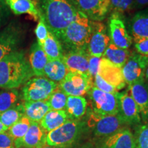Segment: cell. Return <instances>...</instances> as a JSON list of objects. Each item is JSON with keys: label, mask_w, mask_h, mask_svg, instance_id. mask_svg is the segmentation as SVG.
<instances>
[{"label": "cell", "mask_w": 148, "mask_h": 148, "mask_svg": "<svg viewBox=\"0 0 148 148\" xmlns=\"http://www.w3.org/2000/svg\"><path fill=\"white\" fill-rule=\"evenodd\" d=\"M40 12L48 31L59 40L78 11L69 0H42Z\"/></svg>", "instance_id": "obj_1"}, {"label": "cell", "mask_w": 148, "mask_h": 148, "mask_svg": "<svg viewBox=\"0 0 148 148\" xmlns=\"http://www.w3.org/2000/svg\"><path fill=\"white\" fill-rule=\"evenodd\" d=\"M34 75L22 51H15L0 60V88L13 89L25 84Z\"/></svg>", "instance_id": "obj_2"}, {"label": "cell", "mask_w": 148, "mask_h": 148, "mask_svg": "<svg viewBox=\"0 0 148 148\" xmlns=\"http://www.w3.org/2000/svg\"><path fill=\"white\" fill-rule=\"evenodd\" d=\"M92 32V21L78 11L73 22L61 35L60 42L68 51L87 50Z\"/></svg>", "instance_id": "obj_3"}, {"label": "cell", "mask_w": 148, "mask_h": 148, "mask_svg": "<svg viewBox=\"0 0 148 148\" xmlns=\"http://www.w3.org/2000/svg\"><path fill=\"white\" fill-rule=\"evenodd\" d=\"M86 130L85 121L69 119L58 128L47 132L46 145L62 148L71 147Z\"/></svg>", "instance_id": "obj_4"}, {"label": "cell", "mask_w": 148, "mask_h": 148, "mask_svg": "<svg viewBox=\"0 0 148 148\" xmlns=\"http://www.w3.org/2000/svg\"><path fill=\"white\" fill-rule=\"evenodd\" d=\"M86 123V127L91 130L95 136L100 138L112 134L126 125L119 114L101 116L90 112Z\"/></svg>", "instance_id": "obj_5"}, {"label": "cell", "mask_w": 148, "mask_h": 148, "mask_svg": "<svg viewBox=\"0 0 148 148\" xmlns=\"http://www.w3.org/2000/svg\"><path fill=\"white\" fill-rule=\"evenodd\" d=\"M88 95L94 113L101 116L119 114V92L116 94L108 93L92 86L88 92Z\"/></svg>", "instance_id": "obj_6"}, {"label": "cell", "mask_w": 148, "mask_h": 148, "mask_svg": "<svg viewBox=\"0 0 148 148\" xmlns=\"http://www.w3.org/2000/svg\"><path fill=\"white\" fill-rule=\"evenodd\" d=\"M58 87V84L44 77L30 78L22 88L25 101H46Z\"/></svg>", "instance_id": "obj_7"}, {"label": "cell", "mask_w": 148, "mask_h": 148, "mask_svg": "<svg viewBox=\"0 0 148 148\" xmlns=\"http://www.w3.org/2000/svg\"><path fill=\"white\" fill-rule=\"evenodd\" d=\"M93 86L92 79L88 75L69 71L58 84V87L67 96H84Z\"/></svg>", "instance_id": "obj_8"}, {"label": "cell", "mask_w": 148, "mask_h": 148, "mask_svg": "<svg viewBox=\"0 0 148 148\" xmlns=\"http://www.w3.org/2000/svg\"><path fill=\"white\" fill-rule=\"evenodd\" d=\"M77 11L92 21L101 22L110 11V0H69Z\"/></svg>", "instance_id": "obj_9"}, {"label": "cell", "mask_w": 148, "mask_h": 148, "mask_svg": "<svg viewBox=\"0 0 148 148\" xmlns=\"http://www.w3.org/2000/svg\"><path fill=\"white\" fill-rule=\"evenodd\" d=\"M147 62L148 58L142 56L136 52H132L128 60L121 68L125 82L128 86L145 79V71Z\"/></svg>", "instance_id": "obj_10"}, {"label": "cell", "mask_w": 148, "mask_h": 148, "mask_svg": "<svg viewBox=\"0 0 148 148\" xmlns=\"http://www.w3.org/2000/svg\"><path fill=\"white\" fill-rule=\"evenodd\" d=\"M110 40L106 33V25L99 21H92V32L87 47L91 56L102 57Z\"/></svg>", "instance_id": "obj_11"}, {"label": "cell", "mask_w": 148, "mask_h": 148, "mask_svg": "<svg viewBox=\"0 0 148 148\" xmlns=\"http://www.w3.org/2000/svg\"><path fill=\"white\" fill-rule=\"evenodd\" d=\"M22 39V31L16 24L10 23L0 32V60L17 51Z\"/></svg>", "instance_id": "obj_12"}, {"label": "cell", "mask_w": 148, "mask_h": 148, "mask_svg": "<svg viewBox=\"0 0 148 148\" xmlns=\"http://www.w3.org/2000/svg\"><path fill=\"white\" fill-rule=\"evenodd\" d=\"M118 13H112L109 19V38L110 42L121 49H127L130 47L132 38L127 32L123 20Z\"/></svg>", "instance_id": "obj_13"}, {"label": "cell", "mask_w": 148, "mask_h": 148, "mask_svg": "<svg viewBox=\"0 0 148 148\" xmlns=\"http://www.w3.org/2000/svg\"><path fill=\"white\" fill-rule=\"evenodd\" d=\"M119 114L126 125H138L141 122L139 110L129 90L119 92Z\"/></svg>", "instance_id": "obj_14"}, {"label": "cell", "mask_w": 148, "mask_h": 148, "mask_svg": "<svg viewBox=\"0 0 148 148\" xmlns=\"http://www.w3.org/2000/svg\"><path fill=\"white\" fill-rule=\"evenodd\" d=\"M47 132L38 122L31 121L30 126L24 136L14 141L15 148H42L46 145Z\"/></svg>", "instance_id": "obj_15"}, {"label": "cell", "mask_w": 148, "mask_h": 148, "mask_svg": "<svg viewBox=\"0 0 148 148\" xmlns=\"http://www.w3.org/2000/svg\"><path fill=\"white\" fill-rule=\"evenodd\" d=\"M97 148H135L134 134L126 126L106 137L100 138Z\"/></svg>", "instance_id": "obj_16"}, {"label": "cell", "mask_w": 148, "mask_h": 148, "mask_svg": "<svg viewBox=\"0 0 148 148\" xmlns=\"http://www.w3.org/2000/svg\"><path fill=\"white\" fill-rule=\"evenodd\" d=\"M98 75L109 84L115 88L118 91L123 89L126 85L121 68L111 63L110 61L102 57L98 71Z\"/></svg>", "instance_id": "obj_17"}, {"label": "cell", "mask_w": 148, "mask_h": 148, "mask_svg": "<svg viewBox=\"0 0 148 148\" xmlns=\"http://www.w3.org/2000/svg\"><path fill=\"white\" fill-rule=\"evenodd\" d=\"M89 57L87 50H70L64 53L62 60L69 71L88 75Z\"/></svg>", "instance_id": "obj_18"}, {"label": "cell", "mask_w": 148, "mask_h": 148, "mask_svg": "<svg viewBox=\"0 0 148 148\" xmlns=\"http://www.w3.org/2000/svg\"><path fill=\"white\" fill-rule=\"evenodd\" d=\"M132 96L139 110L141 120L148 121V83L145 79L128 86Z\"/></svg>", "instance_id": "obj_19"}, {"label": "cell", "mask_w": 148, "mask_h": 148, "mask_svg": "<svg viewBox=\"0 0 148 148\" xmlns=\"http://www.w3.org/2000/svg\"><path fill=\"white\" fill-rule=\"evenodd\" d=\"M5 4L16 15L27 14L34 21H38L40 16L38 1L34 0H4Z\"/></svg>", "instance_id": "obj_20"}, {"label": "cell", "mask_w": 148, "mask_h": 148, "mask_svg": "<svg viewBox=\"0 0 148 148\" xmlns=\"http://www.w3.org/2000/svg\"><path fill=\"white\" fill-rule=\"evenodd\" d=\"M48 59L45 51L38 42L32 45L29 56V63L34 75L37 77H43L44 69Z\"/></svg>", "instance_id": "obj_21"}, {"label": "cell", "mask_w": 148, "mask_h": 148, "mask_svg": "<svg viewBox=\"0 0 148 148\" xmlns=\"http://www.w3.org/2000/svg\"><path fill=\"white\" fill-rule=\"evenodd\" d=\"M87 110V101L82 96H68L65 111L69 119L81 120Z\"/></svg>", "instance_id": "obj_22"}, {"label": "cell", "mask_w": 148, "mask_h": 148, "mask_svg": "<svg viewBox=\"0 0 148 148\" xmlns=\"http://www.w3.org/2000/svg\"><path fill=\"white\" fill-rule=\"evenodd\" d=\"M24 115L31 121L40 123L44 116L51 110L47 100L25 101L23 103Z\"/></svg>", "instance_id": "obj_23"}, {"label": "cell", "mask_w": 148, "mask_h": 148, "mask_svg": "<svg viewBox=\"0 0 148 148\" xmlns=\"http://www.w3.org/2000/svg\"><path fill=\"white\" fill-rule=\"evenodd\" d=\"M130 32L133 38L148 37V10L138 12L131 18Z\"/></svg>", "instance_id": "obj_24"}, {"label": "cell", "mask_w": 148, "mask_h": 148, "mask_svg": "<svg viewBox=\"0 0 148 148\" xmlns=\"http://www.w3.org/2000/svg\"><path fill=\"white\" fill-rule=\"evenodd\" d=\"M67 120L69 117L65 110H51L40 121V125L46 132H49L61 126Z\"/></svg>", "instance_id": "obj_25"}, {"label": "cell", "mask_w": 148, "mask_h": 148, "mask_svg": "<svg viewBox=\"0 0 148 148\" xmlns=\"http://www.w3.org/2000/svg\"><path fill=\"white\" fill-rule=\"evenodd\" d=\"M132 54L128 49H121L110 42L102 56V58L110 61L111 63L122 68Z\"/></svg>", "instance_id": "obj_26"}, {"label": "cell", "mask_w": 148, "mask_h": 148, "mask_svg": "<svg viewBox=\"0 0 148 148\" xmlns=\"http://www.w3.org/2000/svg\"><path fill=\"white\" fill-rule=\"evenodd\" d=\"M67 68L62 59L48 61L44 69L43 76L54 82H60L68 73Z\"/></svg>", "instance_id": "obj_27"}, {"label": "cell", "mask_w": 148, "mask_h": 148, "mask_svg": "<svg viewBox=\"0 0 148 148\" xmlns=\"http://www.w3.org/2000/svg\"><path fill=\"white\" fill-rule=\"evenodd\" d=\"M42 47L47 56L48 61L62 58L64 51L62 44L60 40L49 31H48L47 37Z\"/></svg>", "instance_id": "obj_28"}, {"label": "cell", "mask_w": 148, "mask_h": 148, "mask_svg": "<svg viewBox=\"0 0 148 148\" xmlns=\"http://www.w3.org/2000/svg\"><path fill=\"white\" fill-rule=\"evenodd\" d=\"M24 116L23 104H17L0 113V122L5 127H10Z\"/></svg>", "instance_id": "obj_29"}, {"label": "cell", "mask_w": 148, "mask_h": 148, "mask_svg": "<svg viewBox=\"0 0 148 148\" xmlns=\"http://www.w3.org/2000/svg\"><path fill=\"white\" fill-rule=\"evenodd\" d=\"M19 99V93L16 89L0 90V113L14 106Z\"/></svg>", "instance_id": "obj_30"}, {"label": "cell", "mask_w": 148, "mask_h": 148, "mask_svg": "<svg viewBox=\"0 0 148 148\" xmlns=\"http://www.w3.org/2000/svg\"><path fill=\"white\" fill-rule=\"evenodd\" d=\"M31 124V121L25 115L22 116L13 125L8 127L7 133L13 140L20 139L24 136L28 130Z\"/></svg>", "instance_id": "obj_31"}, {"label": "cell", "mask_w": 148, "mask_h": 148, "mask_svg": "<svg viewBox=\"0 0 148 148\" xmlns=\"http://www.w3.org/2000/svg\"><path fill=\"white\" fill-rule=\"evenodd\" d=\"M133 134L135 148H148V121L137 125Z\"/></svg>", "instance_id": "obj_32"}, {"label": "cell", "mask_w": 148, "mask_h": 148, "mask_svg": "<svg viewBox=\"0 0 148 148\" xmlns=\"http://www.w3.org/2000/svg\"><path fill=\"white\" fill-rule=\"evenodd\" d=\"M68 96L58 87L56 88L51 95L47 99L51 110H65Z\"/></svg>", "instance_id": "obj_33"}, {"label": "cell", "mask_w": 148, "mask_h": 148, "mask_svg": "<svg viewBox=\"0 0 148 148\" xmlns=\"http://www.w3.org/2000/svg\"><path fill=\"white\" fill-rule=\"evenodd\" d=\"M134 9V0H110V11L122 14Z\"/></svg>", "instance_id": "obj_34"}, {"label": "cell", "mask_w": 148, "mask_h": 148, "mask_svg": "<svg viewBox=\"0 0 148 148\" xmlns=\"http://www.w3.org/2000/svg\"><path fill=\"white\" fill-rule=\"evenodd\" d=\"M38 25L35 29V34L37 38V42L40 46H42L48 35V29L43 18L40 15Z\"/></svg>", "instance_id": "obj_35"}, {"label": "cell", "mask_w": 148, "mask_h": 148, "mask_svg": "<svg viewBox=\"0 0 148 148\" xmlns=\"http://www.w3.org/2000/svg\"><path fill=\"white\" fill-rule=\"evenodd\" d=\"M92 82H93V86H95V87L101 90V91L112 94H116L119 92V91L115 88H114L113 86L109 84L108 82H106L98 74L94 77L93 79H92Z\"/></svg>", "instance_id": "obj_36"}, {"label": "cell", "mask_w": 148, "mask_h": 148, "mask_svg": "<svg viewBox=\"0 0 148 148\" xmlns=\"http://www.w3.org/2000/svg\"><path fill=\"white\" fill-rule=\"evenodd\" d=\"M136 53L143 57L148 58V37L133 38Z\"/></svg>", "instance_id": "obj_37"}, {"label": "cell", "mask_w": 148, "mask_h": 148, "mask_svg": "<svg viewBox=\"0 0 148 148\" xmlns=\"http://www.w3.org/2000/svg\"><path fill=\"white\" fill-rule=\"evenodd\" d=\"M101 60V57L91 56H90L88 60V75L93 79L94 77L98 74V71L99 69V65Z\"/></svg>", "instance_id": "obj_38"}, {"label": "cell", "mask_w": 148, "mask_h": 148, "mask_svg": "<svg viewBox=\"0 0 148 148\" xmlns=\"http://www.w3.org/2000/svg\"><path fill=\"white\" fill-rule=\"evenodd\" d=\"M0 148H15L13 139L6 132L0 133Z\"/></svg>", "instance_id": "obj_39"}, {"label": "cell", "mask_w": 148, "mask_h": 148, "mask_svg": "<svg viewBox=\"0 0 148 148\" xmlns=\"http://www.w3.org/2000/svg\"><path fill=\"white\" fill-rule=\"evenodd\" d=\"M8 15V6L5 4L4 0H0V27L5 23Z\"/></svg>", "instance_id": "obj_40"}, {"label": "cell", "mask_w": 148, "mask_h": 148, "mask_svg": "<svg viewBox=\"0 0 148 148\" xmlns=\"http://www.w3.org/2000/svg\"><path fill=\"white\" fill-rule=\"evenodd\" d=\"M148 5V0H134L135 8H142Z\"/></svg>", "instance_id": "obj_41"}, {"label": "cell", "mask_w": 148, "mask_h": 148, "mask_svg": "<svg viewBox=\"0 0 148 148\" xmlns=\"http://www.w3.org/2000/svg\"><path fill=\"white\" fill-rule=\"evenodd\" d=\"M8 127H5V125H3L2 123L0 122V133H3V132H5L7 130H8Z\"/></svg>", "instance_id": "obj_42"}, {"label": "cell", "mask_w": 148, "mask_h": 148, "mask_svg": "<svg viewBox=\"0 0 148 148\" xmlns=\"http://www.w3.org/2000/svg\"><path fill=\"white\" fill-rule=\"evenodd\" d=\"M145 80L148 82V62L147 64V66H146L145 68Z\"/></svg>", "instance_id": "obj_43"}, {"label": "cell", "mask_w": 148, "mask_h": 148, "mask_svg": "<svg viewBox=\"0 0 148 148\" xmlns=\"http://www.w3.org/2000/svg\"><path fill=\"white\" fill-rule=\"evenodd\" d=\"M42 148H62V147H52V146H49V145H45V147H43ZM71 148V147H69Z\"/></svg>", "instance_id": "obj_44"}, {"label": "cell", "mask_w": 148, "mask_h": 148, "mask_svg": "<svg viewBox=\"0 0 148 148\" xmlns=\"http://www.w3.org/2000/svg\"><path fill=\"white\" fill-rule=\"evenodd\" d=\"M34 1H37V0H34Z\"/></svg>", "instance_id": "obj_45"}, {"label": "cell", "mask_w": 148, "mask_h": 148, "mask_svg": "<svg viewBox=\"0 0 148 148\" xmlns=\"http://www.w3.org/2000/svg\"><path fill=\"white\" fill-rule=\"evenodd\" d=\"M21 148H25V147H21Z\"/></svg>", "instance_id": "obj_46"}]
</instances>
